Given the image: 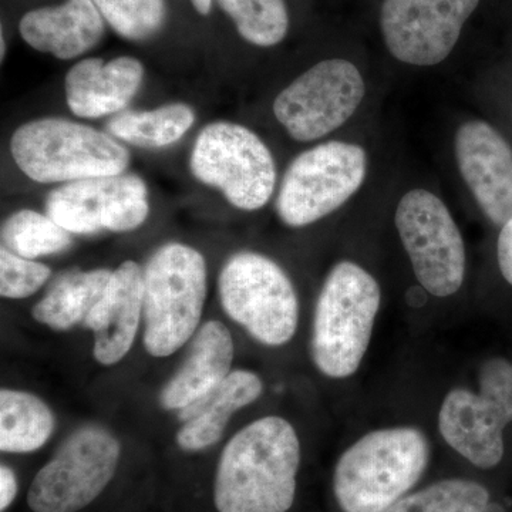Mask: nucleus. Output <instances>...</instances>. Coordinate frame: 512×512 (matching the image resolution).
Returning <instances> with one entry per match:
<instances>
[{"label":"nucleus","instance_id":"obj_1","mask_svg":"<svg viewBox=\"0 0 512 512\" xmlns=\"http://www.w3.org/2000/svg\"><path fill=\"white\" fill-rule=\"evenodd\" d=\"M301 441L284 417L252 421L225 444L214 481L218 512H288L296 497Z\"/></svg>","mask_w":512,"mask_h":512},{"label":"nucleus","instance_id":"obj_2","mask_svg":"<svg viewBox=\"0 0 512 512\" xmlns=\"http://www.w3.org/2000/svg\"><path fill=\"white\" fill-rule=\"evenodd\" d=\"M430 463V441L412 426L369 431L343 451L333 470L342 512H384L412 493Z\"/></svg>","mask_w":512,"mask_h":512},{"label":"nucleus","instance_id":"obj_3","mask_svg":"<svg viewBox=\"0 0 512 512\" xmlns=\"http://www.w3.org/2000/svg\"><path fill=\"white\" fill-rule=\"evenodd\" d=\"M382 289L375 276L352 261L330 269L313 313V365L329 379L355 375L372 340Z\"/></svg>","mask_w":512,"mask_h":512},{"label":"nucleus","instance_id":"obj_4","mask_svg":"<svg viewBox=\"0 0 512 512\" xmlns=\"http://www.w3.org/2000/svg\"><path fill=\"white\" fill-rule=\"evenodd\" d=\"M10 153L26 177L39 184H67L124 174L130 153L109 133L77 121L45 117L16 128Z\"/></svg>","mask_w":512,"mask_h":512},{"label":"nucleus","instance_id":"obj_5","mask_svg":"<svg viewBox=\"0 0 512 512\" xmlns=\"http://www.w3.org/2000/svg\"><path fill=\"white\" fill-rule=\"evenodd\" d=\"M207 262L197 249L168 242L143 271L144 346L168 357L197 333L207 299Z\"/></svg>","mask_w":512,"mask_h":512},{"label":"nucleus","instance_id":"obj_6","mask_svg":"<svg viewBox=\"0 0 512 512\" xmlns=\"http://www.w3.org/2000/svg\"><path fill=\"white\" fill-rule=\"evenodd\" d=\"M222 309L249 335L271 348L291 342L298 330L299 299L284 269L258 252H238L218 276Z\"/></svg>","mask_w":512,"mask_h":512},{"label":"nucleus","instance_id":"obj_7","mask_svg":"<svg viewBox=\"0 0 512 512\" xmlns=\"http://www.w3.org/2000/svg\"><path fill=\"white\" fill-rule=\"evenodd\" d=\"M480 390H450L441 403L439 431L444 441L481 470L503 461L504 430L512 423V362L485 360L478 373Z\"/></svg>","mask_w":512,"mask_h":512},{"label":"nucleus","instance_id":"obj_8","mask_svg":"<svg viewBox=\"0 0 512 512\" xmlns=\"http://www.w3.org/2000/svg\"><path fill=\"white\" fill-rule=\"evenodd\" d=\"M191 173L215 188L242 211L261 210L276 187L271 150L251 128L232 121H214L202 128L192 147Z\"/></svg>","mask_w":512,"mask_h":512},{"label":"nucleus","instance_id":"obj_9","mask_svg":"<svg viewBox=\"0 0 512 512\" xmlns=\"http://www.w3.org/2000/svg\"><path fill=\"white\" fill-rule=\"evenodd\" d=\"M366 151L357 144L328 141L299 154L282 178L276 197L279 220L292 228L328 217L362 187Z\"/></svg>","mask_w":512,"mask_h":512},{"label":"nucleus","instance_id":"obj_10","mask_svg":"<svg viewBox=\"0 0 512 512\" xmlns=\"http://www.w3.org/2000/svg\"><path fill=\"white\" fill-rule=\"evenodd\" d=\"M120 457L119 440L104 427L87 424L73 431L33 478L28 493L30 510H83L113 480Z\"/></svg>","mask_w":512,"mask_h":512},{"label":"nucleus","instance_id":"obj_11","mask_svg":"<svg viewBox=\"0 0 512 512\" xmlns=\"http://www.w3.org/2000/svg\"><path fill=\"white\" fill-rule=\"evenodd\" d=\"M394 222L420 285L437 298L460 291L466 245L447 205L433 192L412 190L397 205Z\"/></svg>","mask_w":512,"mask_h":512},{"label":"nucleus","instance_id":"obj_12","mask_svg":"<svg viewBox=\"0 0 512 512\" xmlns=\"http://www.w3.org/2000/svg\"><path fill=\"white\" fill-rule=\"evenodd\" d=\"M365 94V80L355 64L323 60L276 96L274 114L293 140L309 143L342 127Z\"/></svg>","mask_w":512,"mask_h":512},{"label":"nucleus","instance_id":"obj_13","mask_svg":"<svg viewBox=\"0 0 512 512\" xmlns=\"http://www.w3.org/2000/svg\"><path fill=\"white\" fill-rule=\"evenodd\" d=\"M46 214L70 234L134 231L150 214L147 185L136 174L62 184L47 197Z\"/></svg>","mask_w":512,"mask_h":512},{"label":"nucleus","instance_id":"obj_14","mask_svg":"<svg viewBox=\"0 0 512 512\" xmlns=\"http://www.w3.org/2000/svg\"><path fill=\"white\" fill-rule=\"evenodd\" d=\"M480 0H384L380 28L390 55L413 66L446 60Z\"/></svg>","mask_w":512,"mask_h":512},{"label":"nucleus","instance_id":"obj_15","mask_svg":"<svg viewBox=\"0 0 512 512\" xmlns=\"http://www.w3.org/2000/svg\"><path fill=\"white\" fill-rule=\"evenodd\" d=\"M461 177L485 217L497 227L512 218V148L491 124H461L456 134Z\"/></svg>","mask_w":512,"mask_h":512},{"label":"nucleus","instance_id":"obj_16","mask_svg":"<svg viewBox=\"0 0 512 512\" xmlns=\"http://www.w3.org/2000/svg\"><path fill=\"white\" fill-rule=\"evenodd\" d=\"M144 64L119 56L104 62L89 57L74 64L64 79V96L74 116L101 119L126 110L144 82Z\"/></svg>","mask_w":512,"mask_h":512},{"label":"nucleus","instance_id":"obj_17","mask_svg":"<svg viewBox=\"0 0 512 512\" xmlns=\"http://www.w3.org/2000/svg\"><path fill=\"white\" fill-rule=\"evenodd\" d=\"M143 299V269L137 262H123L114 269L106 293L84 322L93 332V356L100 365H116L133 348Z\"/></svg>","mask_w":512,"mask_h":512},{"label":"nucleus","instance_id":"obj_18","mask_svg":"<svg viewBox=\"0 0 512 512\" xmlns=\"http://www.w3.org/2000/svg\"><path fill=\"white\" fill-rule=\"evenodd\" d=\"M106 20L93 0H64L29 10L19 22L26 45L59 60L86 55L106 35Z\"/></svg>","mask_w":512,"mask_h":512},{"label":"nucleus","instance_id":"obj_19","mask_svg":"<svg viewBox=\"0 0 512 512\" xmlns=\"http://www.w3.org/2000/svg\"><path fill=\"white\" fill-rule=\"evenodd\" d=\"M264 392L261 377L251 370H232L217 387L178 410L177 444L181 450L202 451L221 440L238 410L256 402Z\"/></svg>","mask_w":512,"mask_h":512},{"label":"nucleus","instance_id":"obj_20","mask_svg":"<svg viewBox=\"0 0 512 512\" xmlns=\"http://www.w3.org/2000/svg\"><path fill=\"white\" fill-rule=\"evenodd\" d=\"M234 340L220 320H210L191 339L190 353L170 382L161 390L160 403L167 410H181L211 392L232 372Z\"/></svg>","mask_w":512,"mask_h":512},{"label":"nucleus","instance_id":"obj_21","mask_svg":"<svg viewBox=\"0 0 512 512\" xmlns=\"http://www.w3.org/2000/svg\"><path fill=\"white\" fill-rule=\"evenodd\" d=\"M111 275L109 269L63 272L36 303L33 319L55 330H69L86 322L106 293Z\"/></svg>","mask_w":512,"mask_h":512},{"label":"nucleus","instance_id":"obj_22","mask_svg":"<svg viewBox=\"0 0 512 512\" xmlns=\"http://www.w3.org/2000/svg\"><path fill=\"white\" fill-rule=\"evenodd\" d=\"M55 414L40 397L22 390L0 392V450L26 454L39 450L55 431Z\"/></svg>","mask_w":512,"mask_h":512},{"label":"nucleus","instance_id":"obj_23","mask_svg":"<svg viewBox=\"0 0 512 512\" xmlns=\"http://www.w3.org/2000/svg\"><path fill=\"white\" fill-rule=\"evenodd\" d=\"M195 123V111L185 103L154 110H124L107 123V133L138 148H165L178 143Z\"/></svg>","mask_w":512,"mask_h":512},{"label":"nucleus","instance_id":"obj_24","mask_svg":"<svg viewBox=\"0 0 512 512\" xmlns=\"http://www.w3.org/2000/svg\"><path fill=\"white\" fill-rule=\"evenodd\" d=\"M2 247L26 259L60 254L72 247V234L47 214L20 210L3 222Z\"/></svg>","mask_w":512,"mask_h":512},{"label":"nucleus","instance_id":"obj_25","mask_svg":"<svg viewBox=\"0 0 512 512\" xmlns=\"http://www.w3.org/2000/svg\"><path fill=\"white\" fill-rule=\"evenodd\" d=\"M490 493L477 481L447 478L404 495L384 512H485Z\"/></svg>","mask_w":512,"mask_h":512},{"label":"nucleus","instance_id":"obj_26","mask_svg":"<svg viewBox=\"0 0 512 512\" xmlns=\"http://www.w3.org/2000/svg\"><path fill=\"white\" fill-rule=\"evenodd\" d=\"M231 19L239 36L258 47H274L284 42L289 30L285 0H217Z\"/></svg>","mask_w":512,"mask_h":512},{"label":"nucleus","instance_id":"obj_27","mask_svg":"<svg viewBox=\"0 0 512 512\" xmlns=\"http://www.w3.org/2000/svg\"><path fill=\"white\" fill-rule=\"evenodd\" d=\"M114 33L128 42L156 37L167 22L165 0H93Z\"/></svg>","mask_w":512,"mask_h":512},{"label":"nucleus","instance_id":"obj_28","mask_svg":"<svg viewBox=\"0 0 512 512\" xmlns=\"http://www.w3.org/2000/svg\"><path fill=\"white\" fill-rule=\"evenodd\" d=\"M52 275L49 266L0 248V295L6 299H25L39 291Z\"/></svg>","mask_w":512,"mask_h":512},{"label":"nucleus","instance_id":"obj_29","mask_svg":"<svg viewBox=\"0 0 512 512\" xmlns=\"http://www.w3.org/2000/svg\"><path fill=\"white\" fill-rule=\"evenodd\" d=\"M497 258L501 274L512 286V218L501 227L497 241Z\"/></svg>","mask_w":512,"mask_h":512},{"label":"nucleus","instance_id":"obj_30","mask_svg":"<svg viewBox=\"0 0 512 512\" xmlns=\"http://www.w3.org/2000/svg\"><path fill=\"white\" fill-rule=\"evenodd\" d=\"M18 495V480L12 468L0 467V511L8 510Z\"/></svg>","mask_w":512,"mask_h":512},{"label":"nucleus","instance_id":"obj_31","mask_svg":"<svg viewBox=\"0 0 512 512\" xmlns=\"http://www.w3.org/2000/svg\"><path fill=\"white\" fill-rule=\"evenodd\" d=\"M192 8L201 16H208L211 13L215 0H190Z\"/></svg>","mask_w":512,"mask_h":512},{"label":"nucleus","instance_id":"obj_32","mask_svg":"<svg viewBox=\"0 0 512 512\" xmlns=\"http://www.w3.org/2000/svg\"><path fill=\"white\" fill-rule=\"evenodd\" d=\"M6 56V42H5V35H0V59H5Z\"/></svg>","mask_w":512,"mask_h":512}]
</instances>
